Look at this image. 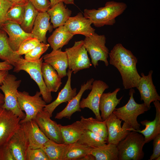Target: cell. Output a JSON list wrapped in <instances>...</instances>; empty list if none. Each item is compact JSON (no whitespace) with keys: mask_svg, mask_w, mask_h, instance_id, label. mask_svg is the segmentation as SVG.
<instances>
[{"mask_svg":"<svg viewBox=\"0 0 160 160\" xmlns=\"http://www.w3.org/2000/svg\"><path fill=\"white\" fill-rule=\"evenodd\" d=\"M14 75L8 74L3 80L0 89L4 96V102L2 107L11 111L21 119L25 116V114L22 111L18 105L17 93L21 81L17 80Z\"/></svg>","mask_w":160,"mask_h":160,"instance_id":"cell-6","label":"cell"},{"mask_svg":"<svg viewBox=\"0 0 160 160\" xmlns=\"http://www.w3.org/2000/svg\"><path fill=\"white\" fill-rule=\"evenodd\" d=\"M39 12H45L50 8L49 0H28Z\"/></svg>","mask_w":160,"mask_h":160,"instance_id":"cell-40","label":"cell"},{"mask_svg":"<svg viewBox=\"0 0 160 160\" xmlns=\"http://www.w3.org/2000/svg\"><path fill=\"white\" fill-rule=\"evenodd\" d=\"M81 160H95V157L92 154H89L87 155L82 158Z\"/></svg>","mask_w":160,"mask_h":160,"instance_id":"cell-47","label":"cell"},{"mask_svg":"<svg viewBox=\"0 0 160 160\" xmlns=\"http://www.w3.org/2000/svg\"><path fill=\"white\" fill-rule=\"evenodd\" d=\"M109 56L110 64L116 68L121 74L124 88L136 87L141 76L136 68L137 59L131 51L118 43L109 52Z\"/></svg>","mask_w":160,"mask_h":160,"instance_id":"cell-1","label":"cell"},{"mask_svg":"<svg viewBox=\"0 0 160 160\" xmlns=\"http://www.w3.org/2000/svg\"><path fill=\"white\" fill-rule=\"evenodd\" d=\"M120 90L119 88L116 89L112 92L103 93L100 98L99 110L101 112V117L103 121H105L113 113L117 105L119 104L123 98L117 97L118 92Z\"/></svg>","mask_w":160,"mask_h":160,"instance_id":"cell-22","label":"cell"},{"mask_svg":"<svg viewBox=\"0 0 160 160\" xmlns=\"http://www.w3.org/2000/svg\"><path fill=\"white\" fill-rule=\"evenodd\" d=\"M72 71L68 69L67 72L68 79L63 88L59 92L56 99L50 103L46 105L43 110L49 113L50 117L55 108L60 104L69 102L77 94L76 88L71 87V76Z\"/></svg>","mask_w":160,"mask_h":160,"instance_id":"cell-19","label":"cell"},{"mask_svg":"<svg viewBox=\"0 0 160 160\" xmlns=\"http://www.w3.org/2000/svg\"><path fill=\"white\" fill-rule=\"evenodd\" d=\"M49 44L41 42L35 47L25 55V59L28 60H36L39 59L41 56L48 49Z\"/></svg>","mask_w":160,"mask_h":160,"instance_id":"cell-37","label":"cell"},{"mask_svg":"<svg viewBox=\"0 0 160 160\" xmlns=\"http://www.w3.org/2000/svg\"><path fill=\"white\" fill-rule=\"evenodd\" d=\"M38 13V10L29 1L25 5L23 20L20 26L26 33H31Z\"/></svg>","mask_w":160,"mask_h":160,"instance_id":"cell-34","label":"cell"},{"mask_svg":"<svg viewBox=\"0 0 160 160\" xmlns=\"http://www.w3.org/2000/svg\"><path fill=\"white\" fill-rule=\"evenodd\" d=\"M13 66L6 61H4L0 62V71L7 70L9 71L12 69L13 68Z\"/></svg>","mask_w":160,"mask_h":160,"instance_id":"cell-44","label":"cell"},{"mask_svg":"<svg viewBox=\"0 0 160 160\" xmlns=\"http://www.w3.org/2000/svg\"><path fill=\"white\" fill-rule=\"evenodd\" d=\"M21 119L11 111L0 106V148L8 143L19 128Z\"/></svg>","mask_w":160,"mask_h":160,"instance_id":"cell-10","label":"cell"},{"mask_svg":"<svg viewBox=\"0 0 160 160\" xmlns=\"http://www.w3.org/2000/svg\"><path fill=\"white\" fill-rule=\"evenodd\" d=\"M91 154L95 160H119L117 145L112 143L92 148Z\"/></svg>","mask_w":160,"mask_h":160,"instance_id":"cell-31","label":"cell"},{"mask_svg":"<svg viewBox=\"0 0 160 160\" xmlns=\"http://www.w3.org/2000/svg\"><path fill=\"white\" fill-rule=\"evenodd\" d=\"M92 85L91 90L87 97L80 101V107L81 108H89L93 112L97 119L102 121L99 108L100 99L102 94L109 87L105 82L100 80H94Z\"/></svg>","mask_w":160,"mask_h":160,"instance_id":"cell-11","label":"cell"},{"mask_svg":"<svg viewBox=\"0 0 160 160\" xmlns=\"http://www.w3.org/2000/svg\"><path fill=\"white\" fill-rule=\"evenodd\" d=\"M26 160H49L45 152L41 148H28L26 154Z\"/></svg>","mask_w":160,"mask_h":160,"instance_id":"cell-39","label":"cell"},{"mask_svg":"<svg viewBox=\"0 0 160 160\" xmlns=\"http://www.w3.org/2000/svg\"><path fill=\"white\" fill-rule=\"evenodd\" d=\"M44 62L51 65L61 78L67 76L68 60L66 53L61 49H52V51L43 56Z\"/></svg>","mask_w":160,"mask_h":160,"instance_id":"cell-20","label":"cell"},{"mask_svg":"<svg viewBox=\"0 0 160 160\" xmlns=\"http://www.w3.org/2000/svg\"><path fill=\"white\" fill-rule=\"evenodd\" d=\"M47 12L49 15L53 28L64 25L72 13L71 11L67 8L62 1L50 8Z\"/></svg>","mask_w":160,"mask_h":160,"instance_id":"cell-26","label":"cell"},{"mask_svg":"<svg viewBox=\"0 0 160 160\" xmlns=\"http://www.w3.org/2000/svg\"><path fill=\"white\" fill-rule=\"evenodd\" d=\"M41 95L39 91H37L34 95L31 96L27 92L17 91V99L19 107L25 113V118L20 121V124L34 120L37 114L43 110L47 103Z\"/></svg>","mask_w":160,"mask_h":160,"instance_id":"cell-7","label":"cell"},{"mask_svg":"<svg viewBox=\"0 0 160 160\" xmlns=\"http://www.w3.org/2000/svg\"><path fill=\"white\" fill-rule=\"evenodd\" d=\"M80 121L84 129L93 132L107 141L108 133L105 121H100L92 117L86 118L81 116Z\"/></svg>","mask_w":160,"mask_h":160,"instance_id":"cell-30","label":"cell"},{"mask_svg":"<svg viewBox=\"0 0 160 160\" xmlns=\"http://www.w3.org/2000/svg\"><path fill=\"white\" fill-rule=\"evenodd\" d=\"M122 121L113 113L105 120L108 133L107 143L117 145L130 132L128 129L131 127L128 124L124 122L121 127Z\"/></svg>","mask_w":160,"mask_h":160,"instance_id":"cell-14","label":"cell"},{"mask_svg":"<svg viewBox=\"0 0 160 160\" xmlns=\"http://www.w3.org/2000/svg\"><path fill=\"white\" fill-rule=\"evenodd\" d=\"M0 160H1V156H0Z\"/></svg>","mask_w":160,"mask_h":160,"instance_id":"cell-52","label":"cell"},{"mask_svg":"<svg viewBox=\"0 0 160 160\" xmlns=\"http://www.w3.org/2000/svg\"><path fill=\"white\" fill-rule=\"evenodd\" d=\"M25 124L28 140V148H40L49 139L41 130L34 120L24 123Z\"/></svg>","mask_w":160,"mask_h":160,"instance_id":"cell-24","label":"cell"},{"mask_svg":"<svg viewBox=\"0 0 160 160\" xmlns=\"http://www.w3.org/2000/svg\"><path fill=\"white\" fill-rule=\"evenodd\" d=\"M9 74L8 71H0V86L2 81L6 76Z\"/></svg>","mask_w":160,"mask_h":160,"instance_id":"cell-46","label":"cell"},{"mask_svg":"<svg viewBox=\"0 0 160 160\" xmlns=\"http://www.w3.org/2000/svg\"><path fill=\"white\" fill-rule=\"evenodd\" d=\"M127 7L124 3L109 1L106 3L104 7L97 9H85L83 15L91 20L92 24L96 27L112 25L116 23V18L122 14Z\"/></svg>","mask_w":160,"mask_h":160,"instance_id":"cell-2","label":"cell"},{"mask_svg":"<svg viewBox=\"0 0 160 160\" xmlns=\"http://www.w3.org/2000/svg\"><path fill=\"white\" fill-rule=\"evenodd\" d=\"M41 42L38 39L35 37L28 38L22 43L17 52L20 55H25L35 47Z\"/></svg>","mask_w":160,"mask_h":160,"instance_id":"cell-38","label":"cell"},{"mask_svg":"<svg viewBox=\"0 0 160 160\" xmlns=\"http://www.w3.org/2000/svg\"><path fill=\"white\" fill-rule=\"evenodd\" d=\"M94 80V79L91 78L88 80L86 83L82 84L78 93L68 103L66 106L63 110L56 114L55 118L61 119L63 118H66L70 119L74 113L81 111L80 102L81 97L86 90H91L92 84Z\"/></svg>","mask_w":160,"mask_h":160,"instance_id":"cell-21","label":"cell"},{"mask_svg":"<svg viewBox=\"0 0 160 160\" xmlns=\"http://www.w3.org/2000/svg\"><path fill=\"white\" fill-rule=\"evenodd\" d=\"M160 160V156H159L156 158L155 160Z\"/></svg>","mask_w":160,"mask_h":160,"instance_id":"cell-51","label":"cell"},{"mask_svg":"<svg viewBox=\"0 0 160 160\" xmlns=\"http://www.w3.org/2000/svg\"><path fill=\"white\" fill-rule=\"evenodd\" d=\"M49 15L47 12H39L35 19L31 33L41 42L47 44L46 35L48 31H52L53 25L49 21Z\"/></svg>","mask_w":160,"mask_h":160,"instance_id":"cell-23","label":"cell"},{"mask_svg":"<svg viewBox=\"0 0 160 160\" xmlns=\"http://www.w3.org/2000/svg\"><path fill=\"white\" fill-rule=\"evenodd\" d=\"M77 143L94 148L107 143V141L93 132L84 129Z\"/></svg>","mask_w":160,"mask_h":160,"instance_id":"cell-35","label":"cell"},{"mask_svg":"<svg viewBox=\"0 0 160 160\" xmlns=\"http://www.w3.org/2000/svg\"><path fill=\"white\" fill-rule=\"evenodd\" d=\"M50 118L48 113L43 110L37 114L34 120L49 140L58 143H64L59 124Z\"/></svg>","mask_w":160,"mask_h":160,"instance_id":"cell-12","label":"cell"},{"mask_svg":"<svg viewBox=\"0 0 160 160\" xmlns=\"http://www.w3.org/2000/svg\"><path fill=\"white\" fill-rule=\"evenodd\" d=\"M68 144H60L49 140L41 147L49 160H64Z\"/></svg>","mask_w":160,"mask_h":160,"instance_id":"cell-32","label":"cell"},{"mask_svg":"<svg viewBox=\"0 0 160 160\" xmlns=\"http://www.w3.org/2000/svg\"><path fill=\"white\" fill-rule=\"evenodd\" d=\"M73 36L63 25L56 28L48 38L47 41L53 49H57L67 44Z\"/></svg>","mask_w":160,"mask_h":160,"instance_id":"cell-29","label":"cell"},{"mask_svg":"<svg viewBox=\"0 0 160 160\" xmlns=\"http://www.w3.org/2000/svg\"><path fill=\"white\" fill-rule=\"evenodd\" d=\"M92 148L77 142L68 144L64 160H81L87 155L91 154Z\"/></svg>","mask_w":160,"mask_h":160,"instance_id":"cell-33","label":"cell"},{"mask_svg":"<svg viewBox=\"0 0 160 160\" xmlns=\"http://www.w3.org/2000/svg\"><path fill=\"white\" fill-rule=\"evenodd\" d=\"M7 144L15 160H26L28 142L25 123L21 124Z\"/></svg>","mask_w":160,"mask_h":160,"instance_id":"cell-13","label":"cell"},{"mask_svg":"<svg viewBox=\"0 0 160 160\" xmlns=\"http://www.w3.org/2000/svg\"><path fill=\"white\" fill-rule=\"evenodd\" d=\"M1 160H15L7 143L0 148Z\"/></svg>","mask_w":160,"mask_h":160,"instance_id":"cell-43","label":"cell"},{"mask_svg":"<svg viewBox=\"0 0 160 160\" xmlns=\"http://www.w3.org/2000/svg\"><path fill=\"white\" fill-rule=\"evenodd\" d=\"M135 90L133 88L130 89L129 99L124 105L115 108L113 113L116 117L128 124L131 128L135 130H140V125L137 122V117L149 110L148 107L143 103H137L133 97Z\"/></svg>","mask_w":160,"mask_h":160,"instance_id":"cell-4","label":"cell"},{"mask_svg":"<svg viewBox=\"0 0 160 160\" xmlns=\"http://www.w3.org/2000/svg\"><path fill=\"white\" fill-rule=\"evenodd\" d=\"M153 140V152L149 160H155L156 158L160 156V134L158 135Z\"/></svg>","mask_w":160,"mask_h":160,"instance_id":"cell-42","label":"cell"},{"mask_svg":"<svg viewBox=\"0 0 160 160\" xmlns=\"http://www.w3.org/2000/svg\"><path fill=\"white\" fill-rule=\"evenodd\" d=\"M159 101H153V103L156 108V113L154 119L151 121L145 120L140 122L141 124L145 126V128L143 130H135L131 127L128 130L130 131H135L141 133L144 137L145 143L150 142L159 134H160V103Z\"/></svg>","mask_w":160,"mask_h":160,"instance_id":"cell-18","label":"cell"},{"mask_svg":"<svg viewBox=\"0 0 160 160\" xmlns=\"http://www.w3.org/2000/svg\"><path fill=\"white\" fill-rule=\"evenodd\" d=\"M13 4L8 0H0V29L4 21L6 15Z\"/></svg>","mask_w":160,"mask_h":160,"instance_id":"cell-41","label":"cell"},{"mask_svg":"<svg viewBox=\"0 0 160 160\" xmlns=\"http://www.w3.org/2000/svg\"><path fill=\"white\" fill-rule=\"evenodd\" d=\"M43 57L36 60H28L23 58L15 66L13 71L18 73L23 70L27 72L38 85L43 100L46 103L52 99L51 92L48 89L42 77L41 67Z\"/></svg>","mask_w":160,"mask_h":160,"instance_id":"cell-5","label":"cell"},{"mask_svg":"<svg viewBox=\"0 0 160 160\" xmlns=\"http://www.w3.org/2000/svg\"><path fill=\"white\" fill-rule=\"evenodd\" d=\"M8 39L7 33L2 29H0V59L15 67L23 58L17 52L12 49Z\"/></svg>","mask_w":160,"mask_h":160,"instance_id":"cell-25","label":"cell"},{"mask_svg":"<svg viewBox=\"0 0 160 160\" xmlns=\"http://www.w3.org/2000/svg\"><path fill=\"white\" fill-rule=\"evenodd\" d=\"M9 36L8 42L12 49L17 52L19 47L24 40L34 37L31 33L25 32L20 25L8 21H5L2 25L1 29Z\"/></svg>","mask_w":160,"mask_h":160,"instance_id":"cell-17","label":"cell"},{"mask_svg":"<svg viewBox=\"0 0 160 160\" xmlns=\"http://www.w3.org/2000/svg\"><path fill=\"white\" fill-rule=\"evenodd\" d=\"M41 71L43 79L47 88L51 92H56L62 84L61 78L57 71L50 64L43 62Z\"/></svg>","mask_w":160,"mask_h":160,"instance_id":"cell-27","label":"cell"},{"mask_svg":"<svg viewBox=\"0 0 160 160\" xmlns=\"http://www.w3.org/2000/svg\"><path fill=\"white\" fill-rule=\"evenodd\" d=\"M145 144L142 134L131 131L117 145L119 160H141L144 157Z\"/></svg>","mask_w":160,"mask_h":160,"instance_id":"cell-3","label":"cell"},{"mask_svg":"<svg viewBox=\"0 0 160 160\" xmlns=\"http://www.w3.org/2000/svg\"><path fill=\"white\" fill-rule=\"evenodd\" d=\"M92 21L87 18L81 12L76 16L70 17L64 26L73 35L81 34L86 37L90 36L95 32V29L91 26Z\"/></svg>","mask_w":160,"mask_h":160,"instance_id":"cell-16","label":"cell"},{"mask_svg":"<svg viewBox=\"0 0 160 160\" xmlns=\"http://www.w3.org/2000/svg\"><path fill=\"white\" fill-rule=\"evenodd\" d=\"M68 58V67L74 74L89 68L92 64L84 47L83 40L75 42L73 45L65 49Z\"/></svg>","mask_w":160,"mask_h":160,"instance_id":"cell-9","label":"cell"},{"mask_svg":"<svg viewBox=\"0 0 160 160\" xmlns=\"http://www.w3.org/2000/svg\"><path fill=\"white\" fill-rule=\"evenodd\" d=\"M4 102V96L0 92V106L2 105Z\"/></svg>","mask_w":160,"mask_h":160,"instance_id":"cell-49","label":"cell"},{"mask_svg":"<svg viewBox=\"0 0 160 160\" xmlns=\"http://www.w3.org/2000/svg\"><path fill=\"white\" fill-rule=\"evenodd\" d=\"M13 5L17 4H25L29 1L28 0H8Z\"/></svg>","mask_w":160,"mask_h":160,"instance_id":"cell-45","label":"cell"},{"mask_svg":"<svg viewBox=\"0 0 160 160\" xmlns=\"http://www.w3.org/2000/svg\"><path fill=\"white\" fill-rule=\"evenodd\" d=\"M59 125L64 143L67 144L76 142L84 129L80 121L66 126Z\"/></svg>","mask_w":160,"mask_h":160,"instance_id":"cell-28","label":"cell"},{"mask_svg":"<svg viewBox=\"0 0 160 160\" xmlns=\"http://www.w3.org/2000/svg\"><path fill=\"white\" fill-rule=\"evenodd\" d=\"M49 1L50 3V8L60 2H63V0H50Z\"/></svg>","mask_w":160,"mask_h":160,"instance_id":"cell-48","label":"cell"},{"mask_svg":"<svg viewBox=\"0 0 160 160\" xmlns=\"http://www.w3.org/2000/svg\"><path fill=\"white\" fill-rule=\"evenodd\" d=\"M25 4L13 5L8 10L4 21L11 22L20 25L23 20Z\"/></svg>","mask_w":160,"mask_h":160,"instance_id":"cell-36","label":"cell"},{"mask_svg":"<svg viewBox=\"0 0 160 160\" xmlns=\"http://www.w3.org/2000/svg\"><path fill=\"white\" fill-rule=\"evenodd\" d=\"M106 37L104 35H99L95 32L91 36L86 37L83 40L84 44L89 54L92 64L96 68L99 61L104 62L108 66L109 63L107 59L109 50L105 46Z\"/></svg>","mask_w":160,"mask_h":160,"instance_id":"cell-8","label":"cell"},{"mask_svg":"<svg viewBox=\"0 0 160 160\" xmlns=\"http://www.w3.org/2000/svg\"><path fill=\"white\" fill-rule=\"evenodd\" d=\"M63 2L66 4H74V0H63Z\"/></svg>","mask_w":160,"mask_h":160,"instance_id":"cell-50","label":"cell"},{"mask_svg":"<svg viewBox=\"0 0 160 160\" xmlns=\"http://www.w3.org/2000/svg\"><path fill=\"white\" fill-rule=\"evenodd\" d=\"M153 71L150 70L147 75L141 73L138 84L136 87L139 92L141 100L148 107L151 108V103L156 100H160V96L158 94L152 80Z\"/></svg>","mask_w":160,"mask_h":160,"instance_id":"cell-15","label":"cell"}]
</instances>
